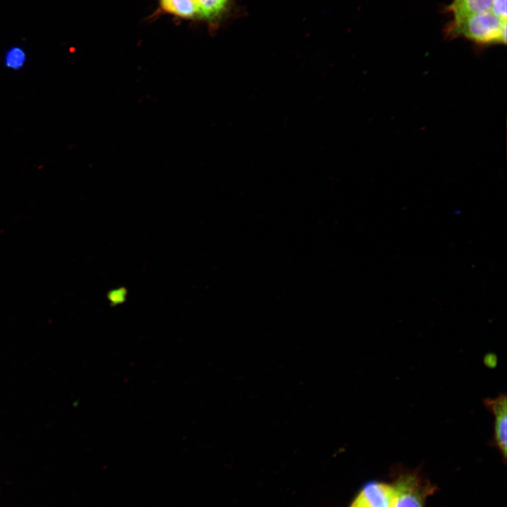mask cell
<instances>
[{"label":"cell","mask_w":507,"mask_h":507,"mask_svg":"<svg viewBox=\"0 0 507 507\" xmlns=\"http://www.w3.org/2000/svg\"><path fill=\"white\" fill-rule=\"evenodd\" d=\"M452 34L461 35L479 43L506 42V20L491 11L456 19Z\"/></svg>","instance_id":"1"},{"label":"cell","mask_w":507,"mask_h":507,"mask_svg":"<svg viewBox=\"0 0 507 507\" xmlns=\"http://www.w3.org/2000/svg\"><path fill=\"white\" fill-rule=\"evenodd\" d=\"M395 499L392 507H425L427 496L432 491L415 473L401 474L393 484Z\"/></svg>","instance_id":"2"},{"label":"cell","mask_w":507,"mask_h":507,"mask_svg":"<svg viewBox=\"0 0 507 507\" xmlns=\"http://www.w3.org/2000/svg\"><path fill=\"white\" fill-rule=\"evenodd\" d=\"M485 408L494 416L492 444L497 448L504 461L506 458L507 445V399L506 394L483 400Z\"/></svg>","instance_id":"3"},{"label":"cell","mask_w":507,"mask_h":507,"mask_svg":"<svg viewBox=\"0 0 507 507\" xmlns=\"http://www.w3.org/2000/svg\"><path fill=\"white\" fill-rule=\"evenodd\" d=\"M395 494L393 484L370 482L363 487L350 507H392Z\"/></svg>","instance_id":"4"},{"label":"cell","mask_w":507,"mask_h":507,"mask_svg":"<svg viewBox=\"0 0 507 507\" xmlns=\"http://www.w3.org/2000/svg\"><path fill=\"white\" fill-rule=\"evenodd\" d=\"M492 1L493 0H453L451 8L456 20L489 11Z\"/></svg>","instance_id":"5"},{"label":"cell","mask_w":507,"mask_h":507,"mask_svg":"<svg viewBox=\"0 0 507 507\" xmlns=\"http://www.w3.org/2000/svg\"><path fill=\"white\" fill-rule=\"evenodd\" d=\"M163 10L181 18L198 17L195 0H160Z\"/></svg>","instance_id":"6"},{"label":"cell","mask_w":507,"mask_h":507,"mask_svg":"<svg viewBox=\"0 0 507 507\" xmlns=\"http://www.w3.org/2000/svg\"><path fill=\"white\" fill-rule=\"evenodd\" d=\"M228 0H195L198 8V17L213 19L225 10Z\"/></svg>","instance_id":"7"},{"label":"cell","mask_w":507,"mask_h":507,"mask_svg":"<svg viewBox=\"0 0 507 507\" xmlns=\"http://www.w3.org/2000/svg\"><path fill=\"white\" fill-rule=\"evenodd\" d=\"M25 61V54L20 48L15 47L9 50L6 55V64L11 68H20Z\"/></svg>","instance_id":"8"},{"label":"cell","mask_w":507,"mask_h":507,"mask_svg":"<svg viewBox=\"0 0 507 507\" xmlns=\"http://www.w3.org/2000/svg\"><path fill=\"white\" fill-rule=\"evenodd\" d=\"M490 11L502 20H506V0H493Z\"/></svg>","instance_id":"9"},{"label":"cell","mask_w":507,"mask_h":507,"mask_svg":"<svg viewBox=\"0 0 507 507\" xmlns=\"http://www.w3.org/2000/svg\"><path fill=\"white\" fill-rule=\"evenodd\" d=\"M484 363L488 367H495L497 363L496 356L492 353L487 354L484 358Z\"/></svg>","instance_id":"10"}]
</instances>
